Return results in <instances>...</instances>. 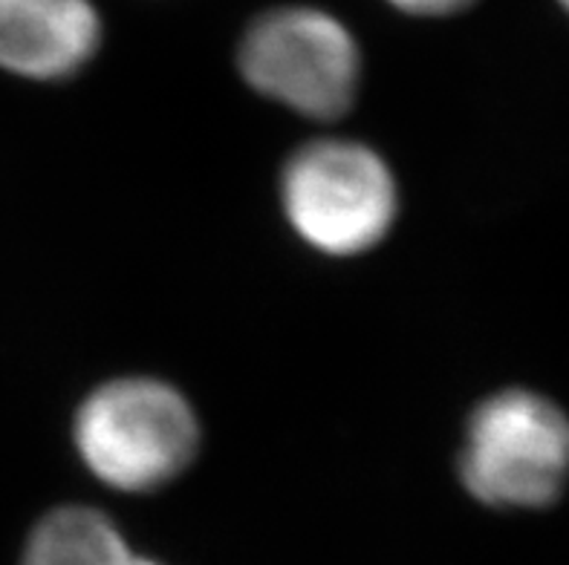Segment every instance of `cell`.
Masks as SVG:
<instances>
[{"label":"cell","mask_w":569,"mask_h":565,"mask_svg":"<svg viewBox=\"0 0 569 565\" xmlns=\"http://www.w3.org/2000/svg\"><path fill=\"white\" fill-rule=\"evenodd\" d=\"M200 444L197 415L173 386L119 379L96 390L76 418V447L96 480L144 494L180 476Z\"/></svg>","instance_id":"cell-1"},{"label":"cell","mask_w":569,"mask_h":565,"mask_svg":"<svg viewBox=\"0 0 569 565\" xmlns=\"http://www.w3.org/2000/svg\"><path fill=\"white\" fill-rule=\"evenodd\" d=\"M462 485L495 508H543L569 480V418L529 390H506L475 410L460 458Z\"/></svg>","instance_id":"cell-2"},{"label":"cell","mask_w":569,"mask_h":565,"mask_svg":"<svg viewBox=\"0 0 569 565\" xmlns=\"http://www.w3.org/2000/svg\"><path fill=\"white\" fill-rule=\"evenodd\" d=\"M238 64L260 95L312 119L347 113L361 75L350 29L312 7L260 14L240 41Z\"/></svg>","instance_id":"cell-3"},{"label":"cell","mask_w":569,"mask_h":565,"mask_svg":"<svg viewBox=\"0 0 569 565\" xmlns=\"http://www.w3.org/2000/svg\"><path fill=\"white\" fill-rule=\"evenodd\" d=\"M283 211L312 249L353 258L397 220V182L379 153L359 142H316L283 171Z\"/></svg>","instance_id":"cell-4"},{"label":"cell","mask_w":569,"mask_h":565,"mask_svg":"<svg viewBox=\"0 0 569 565\" xmlns=\"http://www.w3.org/2000/svg\"><path fill=\"white\" fill-rule=\"evenodd\" d=\"M99 41L101 21L90 0H0V67L14 75L70 79Z\"/></svg>","instance_id":"cell-5"},{"label":"cell","mask_w":569,"mask_h":565,"mask_svg":"<svg viewBox=\"0 0 569 565\" xmlns=\"http://www.w3.org/2000/svg\"><path fill=\"white\" fill-rule=\"evenodd\" d=\"M124 537L101 511L61 508L43 516L23 552V565H133Z\"/></svg>","instance_id":"cell-6"},{"label":"cell","mask_w":569,"mask_h":565,"mask_svg":"<svg viewBox=\"0 0 569 565\" xmlns=\"http://www.w3.org/2000/svg\"><path fill=\"white\" fill-rule=\"evenodd\" d=\"M388 3L419 18H446V14L469 9L475 0H388Z\"/></svg>","instance_id":"cell-7"},{"label":"cell","mask_w":569,"mask_h":565,"mask_svg":"<svg viewBox=\"0 0 569 565\" xmlns=\"http://www.w3.org/2000/svg\"><path fill=\"white\" fill-rule=\"evenodd\" d=\"M133 565H159V563H153V559H142V557H137V563Z\"/></svg>","instance_id":"cell-8"},{"label":"cell","mask_w":569,"mask_h":565,"mask_svg":"<svg viewBox=\"0 0 569 565\" xmlns=\"http://www.w3.org/2000/svg\"><path fill=\"white\" fill-rule=\"evenodd\" d=\"M558 3H561V7L567 9V12H569V0H558Z\"/></svg>","instance_id":"cell-9"}]
</instances>
